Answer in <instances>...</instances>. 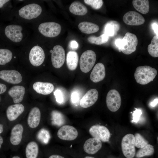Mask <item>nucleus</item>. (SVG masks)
<instances>
[{
    "label": "nucleus",
    "mask_w": 158,
    "mask_h": 158,
    "mask_svg": "<svg viewBox=\"0 0 158 158\" xmlns=\"http://www.w3.org/2000/svg\"><path fill=\"white\" fill-rule=\"evenodd\" d=\"M105 76V69L104 65L97 63L94 67L90 75V80L94 83H98L104 79Z\"/></svg>",
    "instance_id": "nucleus-17"
},
{
    "label": "nucleus",
    "mask_w": 158,
    "mask_h": 158,
    "mask_svg": "<svg viewBox=\"0 0 158 158\" xmlns=\"http://www.w3.org/2000/svg\"><path fill=\"white\" fill-rule=\"evenodd\" d=\"M158 103V99H154L150 103V105L152 107H154Z\"/></svg>",
    "instance_id": "nucleus-44"
},
{
    "label": "nucleus",
    "mask_w": 158,
    "mask_h": 158,
    "mask_svg": "<svg viewBox=\"0 0 158 158\" xmlns=\"http://www.w3.org/2000/svg\"><path fill=\"white\" fill-rule=\"evenodd\" d=\"M3 131V125L0 123V134Z\"/></svg>",
    "instance_id": "nucleus-47"
},
{
    "label": "nucleus",
    "mask_w": 158,
    "mask_h": 158,
    "mask_svg": "<svg viewBox=\"0 0 158 158\" xmlns=\"http://www.w3.org/2000/svg\"><path fill=\"white\" fill-rule=\"evenodd\" d=\"M57 134L58 137L62 140L71 141L77 138L78 132L74 127L66 125L60 128L58 131Z\"/></svg>",
    "instance_id": "nucleus-13"
},
{
    "label": "nucleus",
    "mask_w": 158,
    "mask_h": 158,
    "mask_svg": "<svg viewBox=\"0 0 158 158\" xmlns=\"http://www.w3.org/2000/svg\"><path fill=\"white\" fill-rule=\"evenodd\" d=\"M102 147L101 141L93 138H90L85 141L83 145V149L86 153L93 154L98 152Z\"/></svg>",
    "instance_id": "nucleus-16"
},
{
    "label": "nucleus",
    "mask_w": 158,
    "mask_h": 158,
    "mask_svg": "<svg viewBox=\"0 0 158 158\" xmlns=\"http://www.w3.org/2000/svg\"><path fill=\"white\" fill-rule=\"evenodd\" d=\"M109 38V37L104 33L98 37L90 36L88 38L87 40L91 44L99 45L106 43L108 40Z\"/></svg>",
    "instance_id": "nucleus-33"
},
{
    "label": "nucleus",
    "mask_w": 158,
    "mask_h": 158,
    "mask_svg": "<svg viewBox=\"0 0 158 158\" xmlns=\"http://www.w3.org/2000/svg\"><path fill=\"white\" fill-rule=\"evenodd\" d=\"M10 1L8 0H0V8H2L4 4Z\"/></svg>",
    "instance_id": "nucleus-43"
},
{
    "label": "nucleus",
    "mask_w": 158,
    "mask_h": 158,
    "mask_svg": "<svg viewBox=\"0 0 158 158\" xmlns=\"http://www.w3.org/2000/svg\"><path fill=\"white\" fill-rule=\"evenodd\" d=\"M24 109V106L20 103L10 105L6 109L7 117L10 121H14L23 112Z\"/></svg>",
    "instance_id": "nucleus-18"
},
{
    "label": "nucleus",
    "mask_w": 158,
    "mask_h": 158,
    "mask_svg": "<svg viewBox=\"0 0 158 158\" xmlns=\"http://www.w3.org/2000/svg\"><path fill=\"white\" fill-rule=\"evenodd\" d=\"M96 59L95 53L92 50H87L83 53L80 59L81 70L84 73L90 71L94 65Z\"/></svg>",
    "instance_id": "nucleus-7"
},
{
    "label": "nucleus",
    "mask_w": 158,
    "mask_h": 158,
    "mask_svg": "<svg viewBox=\"0 0 158 158\" xmlns=\"http://www.w3.org/2000/svg\"><path fill=\"white\" fill-rule=\"evenodd\" d=\"M39 148L37 144L34 141L29 142L25 149L26 158H37Z\"/></svg>",
    "instance_id": "nucleus-28"
},
{
    "label": "nucleus",
    "mask_w": 158,
    "mask_h": 158,
    "mask_svg": "<svg viewBox=\"0 0 158 158\" xmlns=\"http://www.w3.org/2000/svg\"><path fill=\"white\" fill-rule=\"evenodd\" d=\"M123 20L126 24L130 25H139L145 22V19L142 15L133 11L126 13L123 16Z\"/></svg>",
    "instance_id": "nucleus-14"
},
{
    "label": "nucleus",
    "mask_w": 158,
    "mask_h": 158,
    "mask_svg": "<svg viewBox=\"0 0 158 158\" xmlns=\"http://www.w3.org/2000/svg\"><path fill=\"white\" fill-rule=\"evenodd\" d=\"M23 128L20 124L16 125L12 129L10 140L13 145H16L20 142L22 138Z\"/></svg>",
    "instance_id": "nucleus-22"
},
{
    "label": "nucleus",
    "mask_w": 158,
    "mask_h": 158,
    "mask_svg": "<svg viewBox=\"0 0 158 158\" xmlns=\"http://www.w3.org/2000/svg\"><path fill=\"white\" fill-rule=\"evenodd\" d=\"M98 92L95 89L88 90L82 97L80 102V106L84 108L89 107L94 104L98 99Z\"/></svg>",
    "instance_id": "nucleus-15"
},
{
    "label": "nucleus",
    "mask_w": 158,
    "mask_h": 158,
    "mask_svg": "<svg viewBox=\"0 0 158 158\" xmlns=\"http://www.w3.org/2000/svg\"><path fill=\"white\" fill-rule=\"evenodd\" d=\"M26 44L29 48L28 58L30 63L35 67L41 65L44 61L45 54L43 48L38 42L37 38L34 36Z\"/></svg>",
    "instance_id": "nucleus-3"
},
{
    "label": "nucleus",
    "mask_w": 158,
    "mask_h": 158,
    "mask_svg": "<svg viewBox=\"0 0 158 158\" xmlns=\"http://www.w3.org/2000/svg\"><path fill=\"white\" fill-rule=\"evenodd\" d=\"M3 142V139L2 137L0 135V149Z\"/></svg>",
    "instance_id": "nucleus-46"
},
{
    "label": "nucleus",
    "mask_w": 158,
    "mask_h": 158,
    "mask_svg": "<svg viewBox=\"0 0 158 158\" xmlns=\"http://www.w3.org/2000/svg\"><path fill=\"white\" fill-rule=\"evenodd\" d=\"M84 1L86 4L90 6L95 9L100 8L103 3L102 0H84Z\"/></svg>",
    "instance_id": "nucleus-35"
},
{
    "label": "nucleus",
    "mask_w": 158,
    "mask_h": 158,
    "mask_svg": "<svg viewBox=\"0 0 158 158\" xmlns=\"http://www.w3.org/2000/svg\"><path fill=\"white\" fill-rule=\"evenodd\" d=\"M154 150V147L150 144H147L140 148L136 154V157L140 158L145 156H151L153 154Z\"/></svg>",
    "instance_id": "nucleus-31"
},
{
    "label": "nucleus",
    "mask_w": 158,
    "mask_h": 158,
    "mask_svg": "<svg viewBox=\"0 0 158 158\" xmlns=\"http://www.w3.org/2000/svg\"><path fill=\"white\" fill-rule=\"evenodd\" d=\"M121 102L120 95L115 89L110 90L106 98V103L108 109L111 111L116 112L120 108Z\"/></svg>",
    "instance_id": "nucleus-10"
},
{
    "label": "nucleus",
    "mask_w": 158,
    "mask_h": 158,
    "mask_svg": "<svg viewBox=\"0 0 158 158\" xmlns=\"http://www.w3.org/2000/svg\"><path fill=\"white\" fill-rule=\"evenodd\" d=\"M50 52L51 53V60L52 66L56 68H60L65 61L64 49L61 46L57 45L54 46Z\"/></svg>",
    "instance_id": "nucleus-9"
},
{
    "label": "nucleus",
    "mask_w": 158,
    "mask_h": 158,
    "mask_svg": "<svg viewBox=\"0 0 158 158\" xmlns=\"http://www.w3.org/2000/svg\"><path fill=\"white\" fill-rule=\"evenodd\" d=\"M7 89V87L5 84L0 83V95L5 93Z\"/></svg>",
    "instance_id": "nucleus-41"
},
{
    "label": "nucleus",
    "mask_w": 158,
    "mask_h": 158,
    "mask_svg": "<svg viewBox=\"0 0 158 158\" xmlns=\"http://www.w3.org/2000/svg\"><path fill=\"white\" fill-rule=\"evenodd\" d=\"M70 12L78 16H84L87 12L86 7L80 2L75 1L70 5L69 8Z\"/></svg>",
    "instance_id": "nucleus-25"
},
{
    "label": "nucleus",
    "mask_w": 158,
    "mask_h": 158,
    "mask_svg": "<svg viewBox=\"0 0 158 158\" xmlns=\"http://www.w3.org/2000/svg\"><path fill=\"white\" fill-rule=\"evenodd\" d=\"M29 29L22 22L16 21L6 26L4 32L13 46H22L33 37L31 36Z\"/></svg>",
    "instance_id": "nucleus-1"
},
{
    "label": "nucleus",
    "mask_w": 158,
    "mask_h": 158,
    "mask_svg": "<svg viewBox=\"0 0 158 158\" xmlns=\"http://www.w3.org/2000/svg\"><path fill=\"white\" fill-rule=\"evenodd\" d=\"M149 54L154 57H158V35L154 36L147 47Z\"/></svg>",
    "instance_id": "nucleus-30"
},
{
    "label": "nucleus",
    "mask_w": 158,
    "mask_h": 158,
    "mask_svg": "<svg viewBox=\"0 0 158 158\" xmlns=\"http://www.w3.org/2000/svg\"><path fill=\"white\" fill-rule=\"evenodd\" d=\"M132 4L135 9L142 14H146L149 11L150 5L148 0H133Z\"/></svg>",
    "instance_id": "nucleus-27"
},
{
    "label": "nucleus",
    "mask_w": 158,
    "mask_h": 158,
    "mask_svg": "<svg viewBox=\"0 0 158 158\" xmlns=\"http://www.w3.org/2000/svg\"><path fill=\"white\" fill-rule=\"evenodd\" d=\"M89 132L93 138L101 141H109L110 137V133L109 129L105 126L99 125H95L90 128Z\"/></svg>",
    "instance_id": "nucleus-11"
},
{
    "label": "nucleus",
    "mask_w": 158,
    "mask_h": 158,
    "mask_svg": "<svg viewBox=\"0 0 158 158\" xmlns=\"http://www.w3.org/2000/svg\"><path fill=\"white\" fill-rule=\"evenodd\" d=\"M13 55V53L10 49L0 48V65H4L10 62Z\"/></svg>",
    "instance_id": "nucleus-29"
},
{
    "label": "nucleus",
    "mask_w": 158,
    "mask_h": 158,
    "mask_svg": "<svg viewBox=\"0 0 158 158\" xmlns=\"http://www.w3.org/2000/svg\"><path fill=\"white\" fill-rule=\"evenodd\" d=\"M79 100V96L78 93L74 92L72 94L71 96V100L73 103H76Z\"/></svg>",
    "instance_id": "nucleus-39"
},
{
    "label": "nucleus",
    "mask_w": 158,
    "mask_h": 158,
    "mask_svg": "<svg viewBox=\"0 0 158 158\" xmlns=\"http://www.w3.org/2000/svg\"><path fill=\"white\" fill-rule=\"evenodd\" d=\"M78 28L82 32L87 34L96 32L99 29V26L97 24L87 21L80 23L78 25Z\"/></svg>",
    "instance_id": "nucleus-23"
},
{
    "label": "nucleus",
    "mask_w": 158,
    "mask_h": 158,
    "mask_svg": "<svg viewBox=\"0 0 158 158\" xmlns=\"http://www.w3.org/2000/svg\"><path fill=\"white\" fill-rule=\"evenodd\" d=\"M152 28L154 30V32L156 35H158V24L156 23H154L152 25Z\"/></svg>",
    "instance_id": "nucleus-42"
},
{
    "label": "nucleus",
    "mask_w": 158,
    "mask_h": 158,
    "mask_svg": "<svg viewBox=\"0 0 158 158\" xmlns=\"http://www.w3.org/2000/svg\"><path fill=\"white\" fill-rule=\"evenodd\" d=\"M157 74V70L148 66H139L137 68L134 77L137 82L145 85L153 81Z\"/></svg>",
    "instance_id": "nucleus-6"
},
{
    "label": "nucleus",
    "mask_w": 158,
    "mask_h": 158,
    "mask_svg": "<svg viewBox=\"0 0 158 158\" xmlns=\"http://www.w3.org/2000/svg\"><path fill=\"white\" fill-rule=\"evenodd\" d=\"M115 44L119 52L122 51L125 54L128 55L136 50L138 40L135 34L127 32L122 39H116Z\"/></svg>",
    "instance_id": "nucleus-5"
},
{
    "label": "nucleus",
    "mask_w": 158,
    "mask_h": 158,
    "mask_svg": "<svg viewBox=\"0 0 158 158\" xmlns=\"http://www.w3.org/2000/svg\"><path fill=\"white\" fill-rule=\"evenodd\" d=\"M1 97L0 96V102H1Z\"/></svg>",
    "instance_id": "nucleus-50"
},
{
    "label": "nucleus",
    "mask_w": 158,
    "mask_h": 158,
    "mask_svg": "<svg viewBox=\"0 0 158 158\" xmlns=\"http://www.w3.org/2000/svg\"><path fill=\"white\" fill-rule=\"evenodd\" d=\"M12 158H20L18 156H14Z\"/></svg>",
    "instance_id": "nucleus-49"
},
{
    "label": "nucleus",
    "mask_w": 158,
    "mask_h": 158,
    "mask_svg": "<svg viewBox=\"0 0 158 158\" xmlns=\"http://www.w3.org/2000/svg\"><path fill=\"white\" fill-rule=\"evenodd\" d=\"M119 23L116 21L111 20L107 22L104 27V33L109 37H113L120 29Z\"/></svg>",
    "instance_id": "nucleus-26"
},
{
    "label": "nucleus",
    "mask_w": 158,
    "mask_h": 158,
    "mask_svg": "<svg viewBox=\"0 0 158 158\" xmlns=\"http://www.w3.org/2000/svg\"><path fill=\"white\" fill-rule=\"evenodd\" d=\"M42 141L45 143H47L50 138V135L48 131L45 130H42Z\"/></svg>",
    "instance_id": "nucleus-38"
},
{
    "label": "nucleus",
    "mask_w": 158,
    "mask_h": 158,
    "mask_svg": "<svg viewBox=\"0 0 158 158\" xmlns=\"http://www.w3.org/2000/svg\"><path fill=\"white\" fill-rule=\"evenodd\" d=\"M33 88L39 94L43 95H48L53 91L54 86L51 83L38 81L33 84Z\"/></svg>",
    "instance_id": "nucleus-19"
},
{
    "label": "nucleus",
    "mask_w": 158,
    "mask_h": 158,
    "mask_svg": "<svg viewBox=\"0 0 158 158\" xmlns=\"http://www.w3.org/2000/svg\"><path fill=\"white\" fill-rule=\"evenodd\" d=\"M41 119V112L37 107L33 108L30 111L28 118V123L30 127L35 128L39 125Z\"/></svg>",
    "instance_id": "nucleus-21"
},
{
    "label": "nucleus",
    "mask_w": 158,
    "mask_h": 158,
    "mask_svg": "<svg viewBox=\"0 0 158 158\" xmlns=\"http://www.w3.org/2000/svg\"><path fill=\"white\" fill-rule=\"evenodd\" d=\"M61 26L54 22H46L37 24L33 27L34 35L38 33L46 37L54 38L58 36L61 31Z\"/></svg>",
    "instance_id": "nucleus-4"
},
{
    "label": "nucleus",
    "mask_w": 158,
    "mask_h": 158,
    "mask_svg": "<svg viewBox=\"0 0 158 158\" xmlns=\"http://www.w3.org/2000/svg\"><path fill=\"white\" fill-rule=\"evenodd\" d=\"M42 11L41 6L37 1L26 4L15 11L14 15L21 22L37 21Z\"/></svg>",
    "instance_id": "nucleus-2"
},
{
    "label": "nucleus",
    "mask_w": 158,
    "mask_h": 158,
    "mask_svg": "<svg viewBox=\"0 0 158 158\" xmlns=\"http://www.w3.org/2000/svg\"><path fill=\"white\" fill-rule=\"evenodd\" d=\"M135 146L138 148H141L148 144V142L140 134L136 133L134 135Z\"/></svg>",
    "instance_id": "nucleus-34"
},
{
    "label": "nucleus",
    "mask_w": 158,
    "mask_h": 158,
    "mask_svg": "<svg viewBox=\"0 0 158 158\" xmlns=\"http://www.w3.org/2000/svg\"><path fill=\"white\" fill-rule=\"evenodd\" d=\"M70 47L73 49H76L78 47V44L75 40H72L70 42Z\"/></svg>",
    "instance_id": "nucleus-40"
},
{
    "label": "nucleus",
    "mask_w": 158,
    "mask_h": 158,
    "mask_svg": "<svg viewBox=\"0 0 158 158\" xmlns=\"http://www.w3.org/2000/svg\"><path fill=\"white\" fill-rule=\"evenodd\" d=\"M142 114V112L141 109L136 108L132 114L133 117L132 121L137 123L140 120Z\"/></svg>",
    "instance_id": "nucleus-37"
},
{
    "label": "nucleus",
    "mask_w": 158,
    "mask_h": 158,
    "mask_svg": "<svg viewBox=\"0 0 158 158\" xmlns=\"http://www.w3.org/2000/svg\"><path fill=\"white\" fill-rule=\"evenodd\" d=\"M84 158H95L94 157L90 156H86Z\"/></svg>",
    "instance_id": "nucleus-48"
},
{
    "label": "nucleus",
    "mask_w": 158,
    "mask_h": 158,
    "mask_svg": "<svg viewBox=\"0 0 158 158\" xmlns=\"http://www.w3.org/2000/svg\"><path fill=\"white\" fill-rule=\"evenodd\" d=\"M49 158H65L63 157L56 154L52 155L50 156Z\"/></svg>",
    "instance_id": "nucleus-45"
},
{
    "label": "nucleus",
    "mask_w": 158,
    "mask_h": 158,
    "mask_svg": "<svg viewBox=\"0 0 158 158\" xmlns=\"http://www.w3.org/2000/svg\"><path fill=\"white\" fill-rule=\"evenodd\" d=\"M52 123L53 124L60 126L64 124L65 122V117L61 112L54 110L51 113Z\"/></svg>",
    "instance_id": "nucleus-32"
},
{
    "label": "nucleus",
    "mask_w": 158,
    "mask_h": 158,
    "mask_svg": "<svg viewBox=\"0 0 158 158\" xmlns=\"http://www.w3.org/2000/svg\"><path fill=\"white\" fill-rule=\"evenodd\" d=\"M0 79L8 83L18 84L21 82L22 78L16 70L3 69L0 71Z\"/></svg>",
    "instance_id": "nucleus-12"
},
{
    "label": "nucleus",
    "mask_w": 158,
    "mask_h": 158,
    "mask_svg": "<svg viewBox=\"0 0 158 158\" xmlns=\"http://www.w3.org/2000/svg\"><path fill=\"white\" fill-rule=\"evenodd\" d=\"M25 90V88L23 86L16 85L12 87L9 90L8 94L12 98L13 102L18 104L23 100Z\"/></svg>",
    "instance_id": "nucleus-20"
},
{
    "label": "nucleus",
    "mask_w": 158,
    "mask_h": 158,
    "mask_svg": "<svg viewBox=\"0 0 158 158\" xmlns=\"http://www.w3.org/2000/svg\"><path fill=\"white\" fill-rule=\"evenodd\" d=\"M67 66L69 70H75L78 62V56L75 51H69L67 54L66 59Z\"/></svg>",
    "instance_id": "nucleus-24"
},
{
    "label": "nucleus",
    "mask_w": 158,
    "mask_h": 158,
    "mask_svg": "<svg viewBox=\"0 0 158 158\" xmlns=\"http://www.w3.org/2000/svg\"><path fill=\"white\" fill-rule=\"evenodd\" d=\"M56 101L59 103L62 104L65 102V98L61 91L59 89L56 90L54 92Z\"/></svg>",
    "instance_id": "nucleus-36"
},
{
    "label": "nucleus",
    "mask_w": 158,
    "mask_h": 158,
    "mask_svg": "<svg viewBox=\"0 0 158 158\" xmlns=\"http://www.w3.org/2000/svg\"><path fill=\"white\" fill-rule=\"evenodd\" d=\"M135 139L134 135L129 133L123 138L121 143L122 150L127 158H133L135 154Z\"/></svg>",
    "instance_id": "nucleus-8"
}]
</instances>
